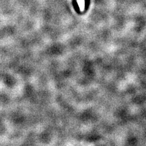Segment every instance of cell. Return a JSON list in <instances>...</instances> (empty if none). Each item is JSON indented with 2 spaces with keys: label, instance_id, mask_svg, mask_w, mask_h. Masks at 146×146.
<instances>
[{
  "label": "cell",
  "instance_id": "1",
  "mask_svg": "<svg viewBox=\"0 0 146 146\" xmlns=\"http://www.w3.org/2000/svg\"><path fill=\"white\" fill-rule=\"evenodd\" d=\"M77 3L79 4L80 11H83L84 9V0H77Z\"/></svg>",
  "mask_w": 146,
  "mask_h": 146
}]
</instances>
